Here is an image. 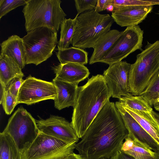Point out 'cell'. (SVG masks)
Segmentation results:
<instances>
[{
  "label": "cell",
  "instance_id": "cell-1",
  "mask_svg": "<svg viewBox=\"0 0 159 159\" xmlns=\"http://www.w3.org/2000/svg\"><path fill=\"white\" fill-rule=\"evenodd\" d=\"M128 134L115 103L109 101L76 143L75 149L84 159L111 158L120 150Z\"/></svg>",
  "mask_w": 159,
  "mask_h": 159
},
{
  "label": "cell",
  "instance_id": "cell-2",
  "mask_svg": "<svg viewBox=\"0 0 159 159\" xmlns=\"http://www.w3.org/2000/svg\"><path fill=\"white\" fill-rule=\"evenodd\" d=\"M111 97L102 75L92 76L85 84L78 87L71 123L79 138Z\"/></svg>",
  "mask_w": 159,
  "mask_h": 159
},
{
  "label": "cell",
  "instance_id": "cell-3",
  "mask_svg": "<svg viewBox=\"0 0 159 159\" xmlns=\"http://www.w3.org/2000/svg\"><path fill=\"white\" fill-rule=\"evenodd\" d=\"M71 44L82 49L93 48L102 36L111 30L114 21L111 16L96 12L94 9L77 14Z\"/></svg>",
  "mask_w": 159,
  "mask_h": 159
},
{
  "label": "cell",
  "instance_id": "cell-4",
  "mask_svg": "<svg viewBox=\"0 0 159 159\" xmlns=\"http://www.w3.org/2000/svg\"><path fill=\"white\" fill-rule=\"evenodd\" d=\"M60 0H27L22 12L26 32L46 27L53 33L59 30L66 15Z\"/></svg>",
  "mask_w": 159,
  "mask_h": 159
},
{
  "label": "cell",
  "instance_id": "cell-5",
  "mask_svg": "<svg viewBox=\"0 0 159 159\" xmlns=\"http://www.w3.org/2000/svg\"><path fill=\"white\" fill-rule=\"evenodd\" d=\"M159 69V40L148 42L145 49L136 56L131 64L129 79L130 93L140 96L150 79Z\"/></svg>",
  "mask_w": 159,
  "mask_h": 159
},
{
  "label": "cell",
  "instance_id": "cell-6",
  "mask_svg": "<svg viewBox=\"0 0 159 159\" xmlns=\"http://www.w3.org/2000/svg\"><path fill=\"white\" fill-rule=\"evenodd\" d=\"M57 32L46 27L39 28L27 32L22 39L25 52V65H38L52 55L58 43Z\"/></svg>",
  "mask_w": 159,
  "mask_h": 159
},
{
  "label": "cell",
  "instance_id": "cell-7",
  "mask_svg": "<svg viewBox=\"0 0 159 159\" xmlns=\"http://www.w3.org/2000/svg\"><path fill=\"white\" fill-rule=\"evenodd\" d=\"M76 143L66 142L39 131L22 153V159H63L73 152Z\"/></svg>",
  "mask_w": 159,
  "mask_h": 159
},
{
  "label": "cell",
  "instance_id": "cell-8",
  "mask_svg": "<svg viewBox=\"0 0 159 159\" xmlns=\"http://www.w3.org/2000/svg\"><path fill=\"white\" fill-rule=\"evenodd\" d=\"M3 132L11 137L22 153L35 140L39 131L36 120L21 106L9 118Z\"/></svg>",
  "mask_w": 159,
  "mask_h": 159
},
{
  "label": "cell",
  "instance_id": "cell-9",
  "mask_svg": "<svg viewBox=\"0 0 159 159\" xmlns=\"http://www.w3.org/2000/svg\"><path fill=\"white\" fill-rule=\"evenodd\" d=\"M143 33L139 25L127 27L100 62L110 66L122 61L137 50L142 51Z\"/></svg>",
  "mask_w": 159,
  "mask_h": 159
},
{
  "label": "cell",
  "instance_id": "cell-10",
  "mask_svg": "<svg viewBox=\"0 0 159 159\" xmlns=\"http://www.w3.org/2000/svg\"><path fill=\"white\" fill-rule=\"evenodd\" d=\"M57 95L52 82L37 78L30 75L24 80L17 98V104H34L48 99L54 100Z\"/></svg>",
  "mask_w": 159,
  "mask_h": 159
},
{
  "label": "cell",
  "instance_id": "cell-11",
  "mask_svg": "<svg viewBox=\"0 0 159 159\" xmlns=\"http://www.w3.org/2000/svg\"><path fill=\"white\" fill-rule=\"evenodd\" d=\"M131 64L121 61L109 66L103 76L111 97L119 99L130 93L129 79Z\"/></svg>",
  "mask_w": 159,
  "mask_h": 159
},
{
  "label": "cell",
  "instance_id": "cell-12",
  "mask_svg": "<svg viewBox=\"0 0 159 159\" xmlns=\"http://www.w3.org/2000/svg\"><path fill=\"white\" fill-rule=\"evenodd\" d=\"M40 132L64 141L69 142L79 140L71 123L64 118L51 115L46 119L36 120Z\"/></svg>",
  "mask_w": 159,
  "mask_h": 159
},
{
  "label": "cell",
  "instance_id": "cell-13",
  "mask_svg": "<svg viewBox=\"0 0 159 159\" xmlns=\"http://www.w3.org/2000/svg\"><path fill=\"white\" fill-rule=\"evenodd\" d=\"M153 5L121 6L114 8L111 16L121 27H132L142 22L152 11Z\"/></svg>",
  "mask_w": 159,
  "mask_h": 159
},
{
  "label": "cell",
  "instance_id": "cell-14",
  "mask_svg": "<svg viewBox=\"0 0 159 159\" xmlns=\"http://www.w3.org/2000/svg\"><path fill=\"white\" fill-rule=\"evenodd\" d=\"M115 104L128 131V134L134 136L148 145L154 152H159V144L125 110L121 103L116 102Z\"/></svg>",
  "mask_w": 159,
  "mask_h": 159
},
{
  "label": "cell",
  "instance_id": "cell-15",
  "mask_svg": "<svg viewBox=\"0 0 159 159\" xmlns=\"http://www.w3.org/2000/svg\"><path fill=\"white\" fill-rule=\"evenodd\" d=\"M56 78L64 81L78 85L81 81L88 78L89 69L84 65L76 63L59 64L52 67Z\"/></svg>",
  "mask_w": 159,
  "mask_h": 159
},
{
  "label": "cell",
  "instance_id": "cell-16",
  "mask_svg": "<svg viewBox=\"0 0 159 159\" xmlns=\"http://www.w3.org/2000/svg\"><path fill=\"white\" fill-rule=\"evenodd\" d=\"M57 95L54 100V107L60 110L70 106L73 107L75 102L78 85L61 80L55 77L52 80Z\"/></svg>",
  "mask_w": 159,
  "mask_h": 159
},
{
  "label": "cell",
  "instance_id": "cell-17",
  "mask_svg": "<svg viewBox=\"0 0 159 159\" xmlns=\"http://www.w3.org/2000/svg\"><path fill=\"white\" fill-rule=\"evenodd\" d=\"M0 54L5 55L14 60L22 69L25 63V52L22 38L16 35L8 37L1 44Z\"/></svg>",
  "mask_w": 159,
  "mask_h": 159
},
{
  "label": "cell",
  "instance_id": "cell-18",
  "mask_svg": "<svg viewBox=\"0 0 159 159\" xmlns=\"http://www.w3.org/2000/svg\"><path fill=\"white\" fill-rule=\"evenodd\" d=\"M123 32L112 30L100 37L93 48L94 51L89 59V64L100 62Z\"/></svg>",
  "mask_w": 159,
  "mask_h": 159
},
{
  "label": "cell",
  "instance_id": "cell-19",
  "mask_svg": "<svg viewBox=\"0 0 159 159\" xmlns=\"http://www.w3.org/2000/svg\"><path fill=\"white\" fill-rule=\"evenodd\" d=\"M122 105L125 110L159 144V126L151 113L132 110Z\"/></svg>",
  "mask_w": 159,
  "mask_h": 159
},
{
  "label": "cell",
  "instance_id": "cell-20",
  "mask_svg": "<svg viewBox=\"0 0 159 159\" xmlns=\"http://www.w3.org/2000/svg\"><path fill=\"white\" fill-rule=\"evenodd\" d=\"M22 69L13 59L0 54V83L6 86L14 77L24 76Z\"/></svg>",
  "mask_w": 159,
  "mask_h": 159
},
{
  "label": "cell",
  "instance_id": "cell-21",
  "mask_svg": "<svg viewBox=\"0 0 159 159\" xmlns=\"http://www.w3.org/2000/svg\"><path fill=\"white\" fill-rule=\"evenodd\" d=\"M56 55L60 64L78 63L84 65L88 62V53L83 49L73 47L58 50Z\"/></svg>",
  "mask_w": 159,
  "mask_h": 159
},
{
  "label": "cell",
  "instance_id": "cell-22",
  "mask_svg": "<svg viewBox=\"0 0 159 159\" xmlns=\"http://www.w3.org/2000/svg\"><path fill=\"white\" fill-rule=\"evenodd\" d=\"M0 159H22V153L13 139L3 132L0 133Z\"/></svg>",
  "mask_w": 159,
  "mask_h": 159
},
{
  "label": "cell",
  "instance_id": "cell-23",
  "mask_svg": "<svg viewBox=\"0 0 159 159\" xmlns=\"http://www.w3.org/2000/svg\"><path fill=\"white\" fill-rule=\"evenodd\" d=\"M75 18H65L60 24V38L57 46L58 50H63L69 47L72 43L74 35Z\"/></svg>",
  "mask_w": 159,
  "mask_h": 159
},
{
  "label": "cell",
  "instance_id": "cell-24",
  "mask_svg": "<svg viewBox=\"0 0 159 159\" xmlns=\"http://www.w3.org/2000/svg\"><path fill=\"white\" fill-rule=\"evenodd\" d=\"M119 102L124 107L132 110L151 113V107L141 96H134L130 93L119 99Z\"/></svg>",
  "mask_w": 159,
  "mask_h": 159
},
{
  "label": "cell",
  "instance_id": "cell-25",
  "mask_svg": "<svg viewBox=\"0 0 159 159\" xmlns=\"http://www.w3.org/2000/svg\"><path fill=\"white\" fill-rule=\"evenodd\" d=\"M128 136L133 139L134 145L132 149L125 153L135 159H148L154 157L155 152L148 145L133 135L128 134Z\"/></svg>",
  "mask_w": 159,
  "mask_h": 159
},
{
  "label": "cell",
  "instance_id": "cell-26",
  "mask_svg": "<svg viewBox=\"0 0 159 159\" xmlns=\"http://www.w3.org/2000/svg\"><path fill=\"white\" fill-rule=\"evenodd\" d=\"M140 96L151 107L159 97V69L152 77Z\"/></svg>",
  "mask_w": 159,
  "mask_h": 159
},
{
  "label": "cell",
  "instance_id": "cell-27",
  "mask_svg": "<svg viewBox=\"0 0 159 159\" xmlns=\"http://www.w3.org/2000/svg\"><path fill=\"white\" fill-rule=\"evenodd\" d=\"M27 0H0V19L11 11L25 5Z\"/></svg>",
  "mask_w": 159,
  "mask_h": 159
},
{
  "label": "cell",
  "instance_id": "cell-28",
  "mask_svg": "<svg viewBox=\"0 0 159 159\" xmlns=\"http://www.w3.org/2000/svg\"><path fill=\"white\" fill-rule=\"evenodd\" d=\"M111 5L114 8L121 6L159 5V0H111Z\"/></svg>",
  "mask_w": 159,
  "mask_h": 159
},
{
  "label": "cell",
  "instance_id": "cell-29",
  "mask_svg": "<svg viewBox=\"0 0 159 159\" xmlns=\"http://www.w3.org/2000/svg\"><path fill=\"white\" fill-rule=\"evenodd\" d=\"M6 114L10 115L17 104V98L5 89L3 99L1 104Z\"/></svg>",
  "mask_w": 159,
  "mask_h": 159
},
{
  "label": "cell",
  "instance_id": "cell-30",
  "mask_svg": "<svg viewBox=\"0 0 159 159\" xmlns=\"http://www.w3.org/2000/svg\"><path fill=\"white\" fill-rule=\"evenodd\" d=\"M24 76L15 77L10 80L5 87L12 95L17 98L19 91L24 80L23 77Z\"/></svg>",
  "mask_w": 159,
  "mask_h": 159
},
{
  "label": "cell",
  "instance_id": "cell-31",
  "mask_svg": "<svg viewBox=\"0 0 159 159\" xmlns=\"http://www.w3.org/2000/svg\"><path fill=\"white\" fill-rule=\"evenodd\" d=\"M98 0H75V6L79 15L84 12L94 9Z\"/></svg>",
  "mask_w": 159,
  "mask_h": 159
},
{
  "label": "cell",
  "instance_id": "cell-32",
  "mask_svg": "<svg viewBox=\"0 0 159 159\" xmlns=\"http://www.w3.org/2000/svg\"><path fill=\"white\" fill-rule=\"evenodd\" d=\"M111 0H98L96 6L94 9L96 12L107 10L108 7L111 4Z\"/></svg>",
  "mask_w": 159,
  "mask_h": 159
},
{
  "label": "cell",
  "instance_id": "cell-33",
  "mask_svg": "<svg viewBox=\"0 0 159 159\" xmlns=\"http://www.w3.org/2000/svg\"><path fill=\"white\" fill-rule=\"evenodd\" d=\"M125 141L123 143L120 150L124 152L128 151L132 149L134 145L133 139L130 137L127 136L125 139Z\"/></svg>",
  "mask_w": 159,
  "mask_h": 159
},
{
  "label": "cell",
  "instance_id": "cell-34",
  "mask_svg": "<svg viewBox=\"0 0 159 159\" xmlns=\"http://www.w3.org/2000/svg\"><path fill=\"white\" fill-rule=\"evenodd\" d=\"M111 158V159H135L132 156L125 153L120 150Z\"/></svg>",
  "mask_w": 159,
  "mask_h": 159
},
{
  "label": "cell",
  "instance_id": "cell-35",
  "mask_svg": "<svg viewBox=\"0 0 159 159\" xmlns=\"http://www.w3.org/2000/svg\"><path fill=\"white\" fill-rule=\"evenodd\" d=\"M63 159H84L79 154H77L74 152L71 153Z\"/></svg>",
  "mask_w": 159,
  "mask_h": 159
},
{
  "label": "cell",
  "instance_id": "cell-36",
  "mask_svg": "<svg viewBox=\"0 0 159 159\" xmlns=\"http://www.w3.org/2000/svg\"><path fill=\"white\" fill-rule=\"evenodd\" d=\"M0 103L1 104L4 96L5 90V86L0 84Z\"/></svg>",
  "mask_w": 159,
  "mask_h": 159
},
{
  "label": "cell",
  "instance_id": "cell-37",
  "mask_svg": "<svg viewBox=\"0 0 159 159\" xmlns=\"http://www.w3.org/2000/svg\"><path fill=\"white\" fill-rule=\"evenodd\" d=\"M151 114L159 126V113H157L153 110Z\"/></svg>",
  "mask_w": 159,
  "mask_h": 159
},
{
  "label": "cell",
  "instance_id": "cell-38",
  "mask_svg": "<svg viewBox=\"0 0 159 159\" xmlns=\"http://www.w3.org/2000/svg\"><path fill=\"white\" fill-rule=\"evenodd\" d=\"M153 106L155 109L159 111V97L155 102Z\"/></svg>",
  "mask_w": 159,
  "mask_h": 159
},
{
  "label": "cell",
  "instance_id": "cell-39",
  "mask_svg": "<svg viewBox=\"0 0 159 159\" xmlns=\"http://www.w3.org/2000/svg\"><path fill=\"white\" fill-rule=\"evenodd\" d=\"M148 159H159V152H155L154 157Z\"/></svg>",
  "mask_w": 159,
  "mask_h": 159
},
{
  "label": "cell",
  "instance_id": "cell-40",
  "mask_svg": "<svg viewBox=\"0 0 159 159\" xmlns=\"http://www.w3.org/2000/svg\"><path fill=\"white\" fill-rule=\"evenodd\" d=\"M100 159H111V158H105V157H103L102 158Z\"/></svg>",
  "mask_w": 159,
  "mask_h": 159
},
{
  "label": "cell",
  "instance_id": "cell-41",
  "mask_svg": "<svg viewBox=\"0 0 159 159\" xmlns=\"http://www.w3.org/2000/svg\"><path fill=\"white\" fill-rule=\"evenodd\" d=\"M158 14L159 15V11H158Z\"/></svg>",
  "mask_w": 159,
  "mask_h": 159
}]
</instances>
